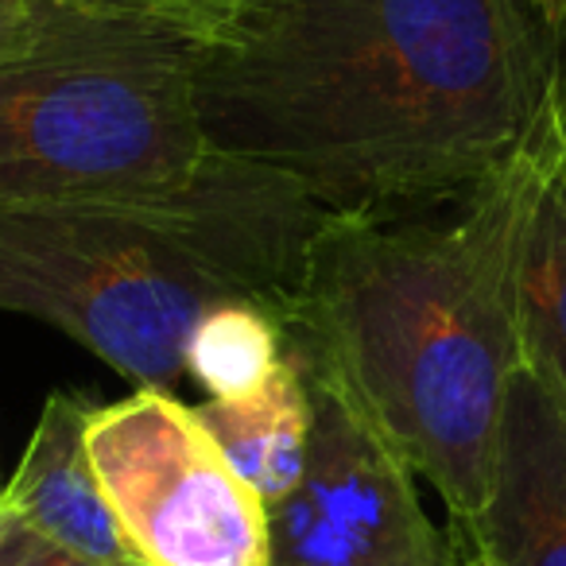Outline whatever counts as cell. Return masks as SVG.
I'll list each match as a JSON object with an SVG mask.
<instances>
[{"label":"cell","instance_id":"1","mask_svg":"<svg viewBox=\"0 0 566 566\" xmlns=\"http://www.w3.org/2000/svg\"><path fill=\"white\" fill-rule=\"evenodd\" d=\"M195 102L218 156L331 213L465 198L566 128V0H256Z\"/></svg>","mask_w":566,"mask_h":566},{"label":"cell","instance_id":"2","mask_svg":"<svg viewBox=\"0 0 566 566\" xmlns=\"http://www.w3.org/2000/svg\"><path fill=\"white\" fill-rule=\"evenodd\" d=\"M566 128L462 198L450 221L331 213L283 315V357L326 380L473 524L520 369V252Z\"/></svg>","mask_w":566,"mask_h":566},{"label":"cell","instance_id":"3","mask_svg":"<svg viewBox=\"0 0 566 566\" xmlns=\"http://www.w3.org/2000/svg\"><path fill=\"white\" fill-rule=\"evenodd\" d=\"M326 218L287 175L218 151L164 202L0 210V311L43 318L167 392L210 311L249 303L283 323Z\"/></svg>","mask_w":566,"mask_h":566},{"label":"cell","instance_id":"4","mask_svg":"<svg viewBox=\"0 0 566 566\" xmlns=\"http://www.w3.org/2000/svg\"><path fill=\"white\" fill-rule=\"evenodd\" d=\"M0 59V210L164 202L210 167L195 43L32 0Z\"/></svg>","mask_w":566,"mask_h":566},{"label":"cell","instance_id":"5","mask_svg":"<svg viewBox=\"0 0 566 566\" xmlns=\"http://www.w3.org/2000/svg\"><path fill=\"white\" fill-rule=\"evenodd\" d=\"M102 493L148 566H272L268 509L171 392L140 388L90 411Z\"/></svg>","mask_w":566,"mask_h":566},{"label":"cell","instance_id":"6","mask_svg":"<svg viewBox=\"0 0 566 566\" xmlns=\"http://www.w3.org/2000/svg\"><path fill=\"white\" fill-rule=\"evenodd\" d=\"M300 377L315 434L300 489L268 512L272 566H470L462 535L423 512L400 454L326 380Z\"/></svg>","mask_w":566,"mask_h":566},{"label":"cell","instance_id":"7","mask_svg":"<svg viewBox=\"0 0 566 566\" xmlns=\"http://www.w3.org/2000/svg\"><path fill=\"white\" fill-rule=\"evenodd\" d=\"M454 532L493 566H566V408L524 365L504 396L489 501Z\"/></svg>","mask_w":566,"mask_h":566},{"label":"cell","instance_id":"8","mask_svg":"<svg viewBox=\"0 0 566 566\" xmlns=\"http://www.w3.org/2000/svg\"><path fill=\"white\" fill-rule=\"evenodd\" d=\"M90 411L94 408L74 392H55L43 403L17 478L4 489V504L40 535L74 551L86 563L148 566L113 516L90 462Z\"/></svg>","mask_w":566,"mask_h":566},{"label":"cell","instance_id":"9","mask_svg":"<svg viewBox=\"0 0 566 566\" xmlns=\"http://www.w3.org/2000/svg\"><path fill=\"white\" fill-rule=\"evenodd\" d=\"M198 423L210 431L237 478L272 512L300 489L311 462L315 400L307 380L287 357L264 388L241 400H210L195 408Z\"/></svg>","mask_w":566,"mask_h":566},{"label":"cell","instance_id":"10","mask_svg":"<svg viewBox=\"0 0 566 566\" xmlns=\"http://www.w3.org/2000/svg\"><path fill=\"white\" fill-rule=\"evenodd\" d=\"M520 365L566 408V151L543 182L520 252Z\"/></svg>","mask_w":566,"mask_h":566},{"label":"cell","instance_id":"11","mask_svg":"<svg viewBox=\"0 0 566 566\" xmlns=\"http://www.w3.org/2000/svg\"><path fill=\"white\" fill-rule=\"evenodd\" d=\"M283 361V331L268 311L249 303L218 307L187 342V373L210 400H241L268 385Z\"/></svg>","mask_w":566,"mask_h":566},{"label":"cell","instance_id":"12","mask_svg":"<svg viewBox=\"0 0 566 566\" xmlns=\"http://www.w3.org/2000/svg\"><path fill=\"white\" fill-rule=\"evenodd\" d=\"M35 4L113 20V24L148 28V32H164L202 48V43L218 40L237 17H244L256 0H35Z\"/></svg>","mask_w":566,"mask_h":566},{"label":"cell","instance_id":"13","mask_svg":"<svg viewBox=\"0 0 566 566\" xmlns=\"http://www.w3.org/2000/svg\"><path fill=\"white\" fill-rule=\"evenodd\" d=\"M0 566H94L74 551L51 543L0 501Z\"/></svg>","mask_w":566,"mask_h":566},{"label":"cell","instance_id":"14","mask_svg":"<svg viewBox=\"0 0 566 566\" xmlns=\"http://www.w3.org/2000/svg\"><path fill=\"white\" fill-rule=\"evenodd\" d=\"M32 4H0V59L32 40Z\"/></svg>","mask_w":566,"mask_h":566},{"label":"cell","instance_id":"15","mask_svg":"<svg viewBox=\"0 0 566 566\" xmlns=\"http://www.w3.org/2000/svg\"><path fill=\"white\" fill-rule=\"evenodd\" d=\"M462 543H465V539H462ZM465 563H470V566H493L485 555H481V551H473L470 543H465Z\"/></svg>","mask_w":566,"mask_h":566},{"label":"cell","instance_id":"16","mask_svg":"<svg viewBox=\"0 0 566 566\" xmlns=\"http://www.w3.org/2000/svg\"><path fill=\"white\" fill-rule=\"evenodd\" d=\"M0 4H32V0H0Z\"/></svg>","mask_w":566,"mask_h":566},{"label":"cell","instance_id":"17","mask_svg":"<svg viewBox=\"0 0 566 566\" xmlns=\"http://www.w3.org/2000/svg\"><path fill=\"white\" fill-rule=\"evenodd\" d=\"M0 501H4V489H0Z\"/></svg>","mask_w":566,"mask_h":566}]
</instances>
